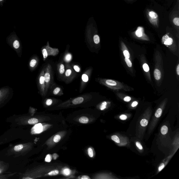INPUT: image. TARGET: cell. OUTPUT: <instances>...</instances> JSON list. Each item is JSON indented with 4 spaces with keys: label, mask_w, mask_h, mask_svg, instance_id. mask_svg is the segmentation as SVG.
Wrapping results in <instances>:
<instances>
[{
    "label": "cell",
    "mask_w": 179,
    "mask_h": 179,
    "mask_svg": "<svg viewBox=\"0 0 179 179\" xmlns=\"http://www.w3.org/2000/svg\"><path fill=\"white\" fill-rule=\"evenodd\" d=\"M88 72H85L83 74L82 76V82H81V91L83 90L86 83L88 82L89 80V75Z\"/></svg>",
    "instance_id": "16"
},
{
    "label": "cell",
    "mask_w": 179,
    "mask_h": 179,
    "mask_svg": "<svg viewBox=\"0 0 179 179\" xmlns=\"http://www.w3.org/2000/svg\"><path fill=\"white\" fill-rule=\"evenodd\" d=\"M169 19L170 23L178 29L179 27V3L177 2L170 13Z\"/></svg>",
    "instance_id": "6"
},
{
    "label": "cell",
    "mask_w": 179,
    "mask_h": 179,
    "mask_svg": "<svg viewBox=\"0 0 179 179\" xmlns=\"http://www.w3.org/2000/svg\"><path fill=\"white\" fill-rule=\"evenodd\" d=\"M73 68H74V70L76 71V72H80V68L78 66L75 65V66L73 67Z\"/></svg>",
    "instance_id": "40"
},
{
    "label": "cell",
    "mask_w": 179,
    "mask_h": 179,
    "mask_svg": "<svg viewBox=\"0 0 179 179\" xmlns=\"http://www.w3.org/2000/svg\"><path fill=\"white\" fill-rule=\"evenodd\" d=\"M63 61L62 62L60 63L58 65V72L59 74L61 75H63L64 74L65 72V67Z\"/></svg>",
    "instance_id": "18"
},
{
    "label": "cell",
    "mask_w": 179,
    "mask_h": 179,
    "mask_svg": "<svg viewBox=\"0 0 179 179\" xmlns=\"http://www.w3.org/2000/svg\"><path fill=\"white\" fill-rule=\"evenodd\" d=\"M165 166V164L163 163H162L161 164H160V166L159 167H158V172H160L163 169Z\"/></svg>",
    "instance_id": "38"
},
{
    "label": "cell",
    "mask_w": 179,
    "mask_h": 179,
    "mask_svg": "<svg viewBox=\"0 0 179 179\" xmlns=\"http://www.w3.org/2000/svg\"><path fill=\"white\" fill-rule=\"evenodd\" d=\"M13 95V89L9 87L0 88V109L9 102Z\"/></svg>",
    "instance_id": "4"
},
{
    "label": "cell",
    "mask_w": 179,
    "mask_h": 179,
    "mask_svg": "<svg viewBox=\"0 0 179 179\" xmlns=\"http://www.w3.org/2000/svg\"><path fill=\"white\" fill-rule=\"evenodd\" d=\"M126 1H127L128 2H131L134 1L135 0H125Z\"/></svg>",
    "instance_id": "47"
},
{
    "label": "cell",
    "mask_w": 179,
    "mask_h": 179,
    "mask_svg": "<svg viewBox=\"0 0 179 179\" xmlns=\"http://www.w3.org/2000/svg\"><path fill=\"white\" fill-rule=\"evenodd\" d=\"M3 1V0H0V1Z\"/></svg>",
    "instance_id": "49"
},
{
    "label": "cell",
    "mask_w": 179,
    "mask_h": 179,
    "mask_svg": "<svg viewBox=\"0 0 179 179\" xmlns=\"http://www.w3.org/2000/svg\"><path fill=\"white\" fill-rule=\"evenodd\" d=\"M163 111V107H162L158 108L156 110L149 125V129H148L149 134H151L154 131L160 118L162 115Z\"/></svg>",
    "instance_id": "9"
},
{
    "label": "cell",
    "mask_w": 179,
    "mask_h": 179,
    "mask_svg": "<svg viewBox=\"0 0 179 179\" xmlns=\"http://www.w3.org/2000/svg\"><path fill=\"white\" fill-rule=\"evenodd\" d=\"M152 114L151 110L148 109L140 117L136 129V136L140 140H143L146 128Z\"/></svg>",
    "instance_id": "1"
},
{
    "label": "cell",
    "mask_w": 179,
    "mask_h": 179,
    "mask_svg": "<svg viewBox=\"0 0 179 179\" xmlns=\"http://www.w3.org/2000/svg\"><path fill=\"white\" fill-rule=\"evenodd\" d=\"M173 39L169 37V36L167 39L166 41L164 42V44L167 45H171L172 44Z\"/></svg>",
    "instance_id": "27"
},
{
    "label": "cell",
    "mask_w": 179,
    "mask_h": 179,
    "mask_svg": "<svg viewBox=\"0 0 179 179\" xmlns=\"http://www.w3.org/2000/svg\"><path fill=\"white\" fill-rule=\"evenodd\" d=\"M52 157L50 155L48 154L46 156L45 158V161L47 162H50L51 161Z\"/></svg>",
    "instance_id": "36"
},
{
    "label": "cell",
    "mask_w": 179,
    "mask_h": 179,
    "mask_svg": "<svg viewBox=\"0 0 179 179\" xmlns=\"http://www.w3.org/2000/svg\"><path fill=\"white\" fill-rule=\"evenodd\" d=\"M107 102H106V101H104L103 102L102 104H101L100 107V109L101 110H103L106 108L107 105Z\"/></svg>",
    "instance_id": "31"
},
{
    "label": "cell",
    "mask_w": 179,
    "mask_h": 179,
    "mask_svg": "<svg viewBox=\"0 0 179 179\" xmlns=\"http://www.w3.org/2000/svg\"><path fill=\"white\" fill-rule=\"evenodd\" d=\"M37 126L36 127V130L38 132H40L41 131L42 129V125L40 124H39L37 125Z\"/></svg>",
    "instance_id": "41"
},
{
    "label": "cell",
    "mask_w": 179,
    "mask_h": 179,
    "mask_svg": "<svg viewBox=\"0 0 179 179\" xmlns=\"http://www.w3.org/2000/svg\"><path fill=\"white\" fill-rule=\"evenodd\" d=\"M41 52L44 61L46 60L48 56H55L58 54L59 51L58 48L51 47L48 42L47 44L42 48Z\"/></svg>",
    "instance_id": "10"
},
{
    "label": "cell",
    "mask_w": 179,
    "mask_h": 179,
    "mask_svg": "<svg viewBox=\"0 0 179 179\" xmlns=\"http://www.w3.org/2000/svg\"><path fill=\"white\" fill-rule=\"evenodd\" d=\"M93 41H94V42L95 44H99L100 41L99 36L97 35H95L94 36H93Z\"/></svg>",
    "instance_id": "28"
},
{
    "label": "cell",
    "mask_w": 179,
    "mask_h": 179,
    "mask_svg": "<svg viewBox=\"0 0 179 179\" xmlns=\"http://www.w3.org/2000/svg\"><path fill=\"white\" fill-rule=\"evenodd\" d=\"M111 139L118 146H125L129 145L130 143L129 138L120 134L113 135L111 137Z\"/></svg>",
    "instance_id": "12"
},
{
    "label": "cell",
    "mask_w": 179,
    "mask_h": 179,
    "mask_svg": "<svg viewBox=\"0 0 179 179\" xmlns=\"http://www.w3.org/2000/svg\"><path fill=\"white\" fill-rule=\"evenodd\" d=\"M70 170L68 169H65L64 170V174L66 175H70Z\"/></svg>",
    "instance_id": "43"
},
{
    "label": "cell",
    "mask_w": 179,
    "mask_h": 179,
    "mask_svg": "<svg viewBox=\"0 0 179 179\" xmlns=\"http://www.w3.org/2000/svg\"><path fill=\"white\" fill-rule=\"evenodd\" d=\"M146 15L150 23L154 27H158L159 18L158 14L153 10L147 9L146 10Z\"/></svg>",
    "instance_id": "8"
},
{
    "label": "cell",
    "mask_w": 179,
    "mask_h": 179,
    "mask_svg": "<svg viewBox=\"0 0 179 179\" xmlns=\"http://www.w3.org/2000/svg\"><path fill=\"white\" fill-rule=\"evenodd\" d=\"M138 104V103L137 101H134V102L132 103V107H134L137 106Z\"/></svg>",
    "instance_id": "44"
},
{
    "label": "cell",
    "mask_w": 179,
    "mask_h": 179,
    "mask_svg": "<svg viewBox=\"0 0 179 179\" xmlns=\"http://www.w3.org/2000/svg\"><path fill=\"white\" fill-rule=\"evenodd\" d=\"M46 91V93L53 83L54 77L52 67L49 64H47L44 75Z\"/></svg>",
    "instance_id": "5"
},
{
    "label": "cell",
    "mask_w": 179,
    "mask_h": 179,
    "mask_svg": "<svg viewBox=\"0 0 179 179\" xmlns=\"http://www.w3.org/2000/svg\"><path fill=\"white\" fill-rule=\"evenodd\" d=\"M154 75L155 78L157 80H159L161 78V75L160 71L158 69H155L154 70Z\"/></svg>",
    "instance_id": "21"
},
{
    "label": "cell",
    "mask_w": 179,
    "mask_h": 179,
    "mask_svg": "<svg viewBox=\"0 0 179 179\" xmlns=\"http://www.w3.org/2000/svg\"><path fill=\"white\" fill-rule=\"evenodd\" d=\"M177 2L179 3V0H177Z\"/></svg>",
    "instance_id": "48"
},
{
    "label": "cell",
    "mask_w": 179,
    "mask_h": 179,
    "mask_svg": "<svg viewBox=\"0 0 179 179\" xmlns=\"http://www.w3.org/2000/svg\"><path fill=\"white\" fill-rule=\"evenodd\" d=\"M82 179H90V178H89V177L87 176H82Z\"/></svg>",
    "instance_id": "45"
},
{
    "label": "cell",
    "mask_w": 179,
    "mask_h": 179,
    "mask_svg": "<svg viewBox=\"0 0 179 179\" xmlns=\"http://www.w3.org/2000/svg\"><path fill=\"white\" fill-rule=\"evenodd\" d=\"M45 68L44 67L40 72L38 78V85L40 94L44 96L47 94L46 91L44 75Z\"/></svg>",
    "instance_id": "11"
},
{
    "label": "cell",
    "mask_w": 179,
    "mask_h": 179,
    "mask_svg": "<svg viewBox=\"0 0 179 179\" xmlns=\"http://www.w3.org/2000/svg\"><path fill=\"white\" fill-rule=\"evenodd\" d=\"M38 62V58L34 56L31 58L30 61L29 66L30 70L33 71L37 67Z\"/></svg>",
    "instance_id": "14"
},
{
    "label": "cell",
    "mask_w": 179,
    "mask_h": 179,
    "mask_svg": "<svg viewBox=\"0 0 179 179\" xmlns=\"http://www.w3.org/2000/svg\"><path fill=\"white\" fill-rule=\"evenodd\" d=\"M68 68H67L65 73L64 80L66 81V82H70L74 78L75 72L72 68L67 66Z\"/></svg>",
    "instance_id": "13"
},
{
    "label": "cell",
    "mask_w": 179,
    "mask_h": 179,
    "mask_svg": "<svg viewBox=\"0 0 179 179\" xmlns=\"http://www.w3.org/2000/svg\"><path fill=\"white\" fill-rule=\"evenodd\" d=\"M59 172L58 170H54L48 173L50 176H55L58 174Z\"/></svg>",
    "instance_id": "29"
},
{
    "label": "cell",
    "mask_w": 179,
    "mask_h": 179,
    "mask_svg": "<svg viewBox=\"0 0 179 179\" xmlns=\"http://www.w3.org/2000/svg\"><path fill=\"white\" fill-rule=\"evenodd\" d=\"M135 34L136 36L138 37H141L144 35V29L142 27H138L137 30H136Z\"/></svg>",
    "instance_id": "17"
},
{
    "label": "cell",
    "mask_w": 179,
    "mask_h": 179,
    "mask_svg": "<svg viewBox=\"0 0 179 179\" xmlns=\"http://www.w3.org/2000/svg\"><path fill=\"white\" fill-rule=\"evenodd\" d=\"M106 84L110 86H115L117 85V83L115 81L111 80H107L105 81Z\"/></svg>",
    "instance_id": "24"
},
{
    "label": "cell",
    "mask_w": 179,
    "mask_h": 179,
    "mask_svg": "<svg viewBox=\"0 0 179 179\" xmlns=\"http://www.w3.org/2000/svg\"><path fill=\"white\" fill-rule=\"evenodd\" d=\"M124 100L126 102H129L131 100V98L129 96L126 97Z\"/></svg>",
    "instance_id": "42"
},
{
    "label": "cell",
    "mask_w": 179,
    "mask_h": 179,
    "mask_svg": "<svg viewBox=\"0 0 179 179\" xmlns=\"http://www.w3.org/2000/svg\"><path fill=\"white\" fill-rule=\"evenodd\" d=\"M16 174H17L16 172L7 174H0V179H7L9 178H11V177L15 175Z\"/></svg>",
    "instance_id": "20"
},
{
    "label": "cell",
    "mask_w": 179,
    "mask_h": 179,
    "mask_svg": "<svg viewBox=\"0 0 179 179\" xmlns=\"http://www.w3.org/2000/svg\"><path fill=\"white\" fill-rule=\"evenodd\" d=\"M125 61L127 65H128V66H129V67H132V63L131 61H130L129 60V58H125Z\"/></svg>",
    "instance_id": "34"
},
{
    "label": "cell",
    "mask_w": 179,
    "mask_h": 179,
    "mask_svg": "<svg viewBox=\"0 0 179 179\" xmlns=\"http://www.w3.org/2000/svg\"><path fill=\"white\" fill-rule=\"evenodd\" d=\"M30 147L29 143L18 144L10 147L6 154L8 156H13L15 157L24 156L30 149Z\"/></svg>",
    "instance_id": "2"
},
{
    "label": "cell",
    "mask_w": 179,
    "mask_h": 179,
    "mask_svg": "<svg viewBox=\"0 0 179 179\" xmlns=\"http://www.w3.org/2000/svg\"><path fill=\"white\" fill-rule=\"evenodd\" d=\"M135 144L136 147H137L138 150L139 151H142V150H143V147H142L141 142L139 141H136L135 142Z\"/></svg>",
    "instance_id": "26"
},
{
    "label": "cell",
    "mask_w": 179,
    "mask_h": 179,
    "mask_svg": "<svg viewBox=\"0 0 179 179\" xmlns=\"http://www.w3.org/2000/svg\"><path fill=\"white\" fill-rule=\"evenodd\" d=\"M124 54L125 58H129L130 57V54L129 52L127 50H125L124 51Z\"/></svg>",
    "instance_id": "33"
},
{
    "label": "cell",
    "mask_w": 179,
    "mask_h": 179,
    "mask_svg": "<svg viewBox=\"0 0 179 179\" xmlns=\"http://www.w3.org/2000/svg\"><path fill=\"white\" fill-rule=\"evenodd\" d=\"M72 55L70 53H68L65 55L64 57V60L67 63L70 62L72 60Z\"/></svg>",
    "instance_id": "23"
},
{
    "label": "cell",
    "mask_w": 179,
    "mask_h": 179,
    "mask_svg": "<svg viewBox=\"0 0 179 179\" xmlns=\"http://www.w3.org/2000/svg\"><path fill=\"white\" fill-rule=\"evenodd\" d=\"M9 167V163L0 160V174H3L7 172Z\"/></svg>",
    "instance_id": "15"
},
{
    "label": "cell",
    "mask_w": 179,
    "mask_h": 179,
    "mask_svg": "<svg viewBox=\"0 0 179 179\" xmlns=\"http://www.w3.org/2000/svg\"><path fill=\"white\" fill-rule=\"evenodd\" d=\"M143 68L145 72H147L149 70V68L147 64H144L143 66Z\"/></svg>",
    "instance_id": "32"
},
{
    "label": "cell",
    "mask_w": 179,
    "mask_h": 179,
    "mask_svg": "<svg viewBox=\"0 0 179 179\" xmlns=\"http://www.w3.org/2000/svg\"><path fill=\"white\" fill-rule=\"evenodd\" d=\"M53 94L55 95H61L63 94L62 90L59 87H56L53 90Z\"/></svg>",
    "instance_id": "22"
},
{
    "label": "cell",
    "mask_w": 179,
    "mask_h": 179,
    "mask_svg": "<svg viewBox=\"0 0 179 179\" xmlns=\"http://www.w3.org/2000/svg\"><path fill=\"white\" fill-rule=\"evenodd\" d=\"M88 154L90 158L93 157V150L91 148H89L88 149Z\"/></svg>",
    "instance_id": "35"
},
{
    "label": "cell",
    "mask_w": 179,
    "mask_h": 179,
    "mask_svg": "<svg viewBox=\"0 0 179 179\" xmlns=\"http://www.w3.org/2000/svg\"><path fill=\"white\" fill-rule=\"evenodd\" d=\"M61 137L59 135H57L55 136L54 138V141L56 143L59 141L61 140Z\"/></svg>",
    "instance_id": "30"
},
{
    "label": "cell",
    "mask_w": 179,
    "mask_h": 179,
    "mask_svg": "<svg viewBox=\"0 0 179 179\" xmlns=\"http://www.w3.org/2000/svg\"><path fill=\"white\" fill-rule=\"evenodd\" d=\"M14 121L18 125L24 126L36 124L38 123V120L36 118H30L23 115L16 118Z\"/></svg>",
    "instance_id": "7"
},
{
    "label": "cell",
    "mask_w": 179,
    "mask_h": 179,
    "mask_svg": "<svg viewBox=\"0 0 179 179\" xmlns=\"http://www.w3.org/2000/svg\"><path fill=\"white\" fill-rule=\"evenodd\" d=\"M79 121L80 123L82 124H87L88 123L89 119L88 118L85 117H81L80 119H79Z\"/></svg>",
    "instance_id": "25"
},
{
    "label": "cell",
    "mask_w": 179,
    "mask_h": 179,
    "mask_svg": "<svg viewBox=\"0 0 179 179\" xmlns=\"http://www.w3.org/2000/svg\"><path fill=\"white\" fill-rule=\"evenodd\" d=\"M84 100V98L83 97H78L73 100L72 103L74 105L79 104L83 103Z\"/></svg>",
    "instance_id": "19"
},
{
    "label": "cell",
    "mask_w": 179,
    "mask_h": 179,
    "mask_svg": "<svg viewBox=\"0 0 179 179\" xmlns=\"http://www.w3.org/2000/svg\"><path fill=\"white\" fill-rule=\"evenodd\" d=\"M176 71H177V74H178V75H179V64H178V67H177Z\"/></svg>",
    "instance_id": "46"
},
{
    "label": "cell",
    "mask_w": 179,
    "mask_h": 179,
    "mask_svg": "<svg viewBox=\"0 0 179 179\" xmlns=\"http://www.w3.org/2000/svg\"><path fill=\"white\" fill-rule=\"evenodd\" d=\"M119 118L123 121H124L127 119V117L126 115H122L120 116Z\"/></svg>",
    "instance_id": "39"
},
{
    "label": "cell",
    "mask_w": 179,
    "mask_h": 179,
    "mask_svg": "<svg viewBox=\"0 0 179 179\" xmlns=\"http://www.w3.org/2000/svg\"><path fill=\"white\" fill-rule=\"evenodd\" d=\"M169 128L166 125L162 126L159 135V141L162 146L164 147H170L171 144L172 139L170 136Z\"/></svg>",
    "instance_id": "3"
},
{
    "label": "cell",
    "mask_w": 179,
    "mask_h": 179,
    "mask_svg": "<svg viewBox=\"0 0 179 179\" xmlns=\"http://www.w3.org/2000/svg\"><path fill=\"white\" fill-rule=\"evenodd\" d=\"M53 103V101L52 99H49L47 100L46 101V104L48 106H50Z\"/></svg>",
    "instance_id": "37"
}]
</instances>
